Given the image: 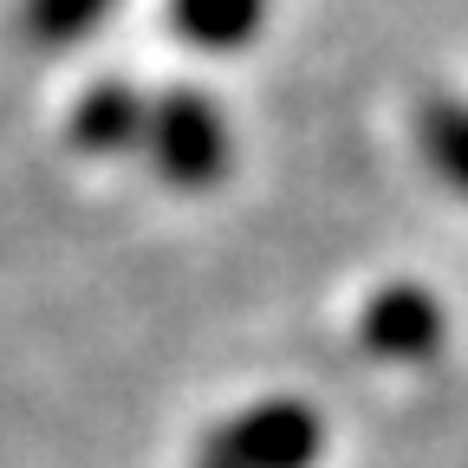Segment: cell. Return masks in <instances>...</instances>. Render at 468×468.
Listing matches in <instances>:
<instances>
[{
	"mask_svg": "<svg viewBox=\"0 0 468 468\" xmlns=\"http://www.w3.org/2000/svg\"><path fill=\"white\" fill-rule=\"evenodd\" d=\"M365 338L378 351H430L436 345V306L423 292H390V300H378V313L365 319Z\"/></svg>",
	"mask_w": 468,
	"mask_h": 468,
	"instance_id": "obj_1",
	"label": "cell"
},
{
	"mask_svg": "<svg viewBox=\"0 0 468 468\" xmlns=\"http://www.w3.org/2000/svg\"><path fill=\"white\" fill-rule=\"evenodd\" d=\"M261 0H183V27L196 39H241Z\"/></svg>",
	"mask_w": 468,
	"mask_h": 468,
	"instance_id": "obj_2",
	"label": "cell"
},
{
	"mask_svg": "<svg viewBox=\"0 0 468 468\" xmlns=\"http://www.w3.org/2000/svg\"><path fill=\"white\" fill-rule=\"evenodd\" d=\"M423 137H430V150H436V163L455 176V183L468 189V111H449V104H436L430 117H423Z\"/></svg>",
	"mask_w": 468,
	"mask_h": 468,
	"instance_id": "obj_3",
	"label": "cell"
},
{
	"mask_svg": "<svg viewBox=\"0 0 468 468\" xmlns=\"http://www.w3.org/2000/svg\"><path fill=\"white\" fill-rule=\"evenodd\" d=\"M169 131H176V163H183V176H202V169H215V117H202V111H169Z\"/></svg>",
	"mask_w": 468,
	"mask_h": 468,
	"instance_id": "obj_4",
	"label": "cell"
}]
</instances>
